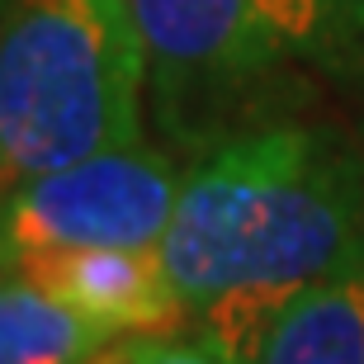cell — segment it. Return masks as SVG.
I'll return each mask as SVG.
<instances>
[{
    "instance_id": "obj_1",
    "label": "cell",
    "mask_w": 364,
    "mask_h": 364,
    "mask_svg": "<svg viewBox=\"0 0 364 364\" xmlns=\"http://www.w3.org/2000/svg\"><path fill=\"white\" fill-rule=\"evenodd\" d=\"M156 260L199 336L251 364L303 289L364 260V161L303 123L223 137L185 171Z\"/></svg>"
},
{
    "instance_id": "obj_2",
    "label": "cell",
    "mask_w": 364,
    "mask_h": 364,
    "mask_svg": "<svg viewBox=\"0 0 364 364\" xmlns=\"http://www.w3.org/2000/svg\"><path fill=\"white\" fill-rule=\"evenodd\" d=\"M147 48L128 0H10L0 28V194L142 142Z\"/></svg>"
},
{
    "instance_id": "obj_3",
    "label": "cell",
    "mask_w": 364,
    "mask_h": 364,
    "mask_svg": "<svg viewBox=\"0 0 364 364\" xmlns=\"http://www.w3.org/2000/svg\"><path fill=\"white\" fill-rule=\"evenodd\" d=\"M151 100L176 137L213 128L237 100L298 67L360 57L350 0H128Z\"/></svg>"
},
{
    "instance_id": "obj_4",
    "label": "cell",
    "mask_w": 364,
    "mask_h": 364,
    "mask_svg": "<svg viewBox=\"0 0 364 364\" xmlns=\"http://www.w3.org/2000/svg\"><path fill=\"white\" fill-rule=\"evenodd\" d=\"M180 185V166L147 137L19 180L0 194V270L43 251H156Z\"/></svg>"
},
{
    "instance_id": "obj_5",
    "label": "cell",
    "mask_w": 364,
    "mask_h": 364,
    "mask_svg": "<svg viewBox=\"0 0 364 364\" xmlns=\"http://www.w3.org/2000/svg\"><path fill=\"white\" fill-rule=\"evenodd\" d=\"M14 274L105 326L109 336H156L185 317L156 251H43L19 260Z\"/></svg>"
},
{
    "instance_id": "obj_6",
    "label": "cell",
    "mask_w": 364,
    "mask_h": 364,
    "mask_svg": "<svg viewBox=\"0 0 364 364\" xmlns=\"http://www.w3.org/2000/svg\"><path fill=\"white\" fill-rule=\"evenodd\" d=\"M251 364H364V260L303 289Z\"/></svg>"
},
{
    "instance_id": "obj_7",
    "label": "cell",
    "mask_w": 364,
    "mask_h": 364,
    "mask_svg": "<svg viewBox=\"0 0 364 364\" xmlns=\"http://www.w3.org/2000/svg\"><path fill=\"white\" fill-rule=\"evenodd\" d=\"M114 341L24 274L0 270V364H90Z\"/></svg>"
},
{
    "instance_id": "obj_8",
    "label": "cell",
    "mask_w": 364,
    "mask_h": 364,
    "mask_svg": "<svg viewBox=\"0 0 364 364\" xmlns=\"http://www.w3.org/2000/svg\"><path fill=\"white\" fill-rule=\"evenodd\" d=\"M128 364H228L208 341H156L137 336L128 341Z\"/></svg>"
},
{
    "instance_id": "obj_9",
    "label": "cell",
    "mask_w": 364,
    "mask_h": 364,
    "mask_svg": "<svg viewBox=\"0 0 364 364\" xmlns=\"http://www.w3.org/2000/svg\"><path fill=\"white\" fill-rule=\"evenodd\" d=\"M90 364H128V341H114L109 350H100Z\"/></svg>"
},
{
    "instance_id": "obj_10",
    "label": "cell",
    "mask_w": 364,
    "mask_h": 364,
    "mask_svg": "<svg viewBox=\"0 0 364 364\" xmlns=\"http://www.w3.org/2000/svg\"><path fill=\"white\" fill-rule=\"evenodd\" d=\"M350 14H355V33H360V48H364V0H350Z\"/></svg>"
},
{
    "instance_id": "obj_11",
    "label": "cell",
    "mask_w": 364,
    "mask_h": 364,
    "mask_svg": "<svg viewBox=\"0 0 364 364\" xmlns=\"http://www.w3.org/2000/svg\"><path fill=\"white\" fill-rule=\"evenodd\" d=\"M5 14H10V0H0V28H5Z\"/></svg>"
}]
</instances>
